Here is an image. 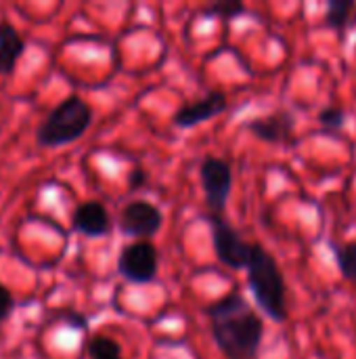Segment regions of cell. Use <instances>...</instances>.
Instances as JSON below:
<instances>
[{"mask_svg": "<svg viewBox=\"0 0 356 359\" xmlns=\"http://www.w3.org/2000/svg\"><path fill=\"white\" fill-rule=\"evenodd\" d=\"M216 347L227 359H258L264 324L252 305L239 294L229 292L206 307Z\"/></svg>", "mask_w": 356, "mask_h": 359, "instance_id": "1", "label": "cell"}, {"mask_svg": "<svg viewBox=\"0 0 356 359\" xmlns=\"http://www.w3.org/2000/svg\"><path fill=\"white\" fill-rule=\"evenodd\" d=\"M245 271H248V284H250L256 305L273 322H285L287 320V288H285V278L275 257L264 246L252 244Z\"/></svg>", "mask_w": 356, "mask_h": 359, "instance_id": "2", "label": "cell"}, {"mask_svg": "<svg viewBox=\"0 0 356 359\" xmlns=\"http://www.w3.org/2000/svg\"><path fill=\"white\" fill-rule=\"evenodd\" d=\"M92 107L78 95L65 97L55 105L36 130V141L40 147H63L86 135L92 124Z\"/></svg>", "mask_w": 356, "mask_h": 359, "instance_id": "3", "label": "cell"}, {"mask_svg": "<svg viewBox=\"0 0 356 359\" xmlns=\"http://www.w3.org/2000/svg\"><path fill=\"white\" fill-rule=\"evenodd\" d=\"M159 252L153 242L134 240L118 257V273L132 284H151L157 278Z\"/></svg>", "mask_w": 356, "mask_h": 359, "instance_id": "4", "label": "cell"}, {"mask_svg": "<svg viewBox=\"0 0 356 359\" xmlns=\"http://www.w3.org/2000/svg\"><path fill=\"white\" fill-rule=\"evenodd\" d=\"M201 189L206 196V206L214 217H222L231 189H233V168L227 160L208 156L199 168Z\"/></svg>", "mask_w": 356, "mask_h": 359, "instance_id": "5", "label": "cell"}, {"mask_svg": "<svg viewBox=\"0 0 356 359\" xmlns=\"http://www.w3.org/2000/svg\"><path fill=\"white\" fill-rule=\"evenodd\" d=\"M208 221L212 227V246H214L216 259L229 269H245L252 242H245L239 236V231L231 223H227L222 217L210 215Z\"/></svg>", "mask_w": 356, "mask_h": 359, "instance_id": "6", "label": "cell"}, {"mask_svg": "<svg viewBox=\"0 0 356 359\" xmlns=\"http://www.w3.org/2000/svg\"><path fill=\"white\" fill-rule=\"evenodd\" d=\"M118 223L124 236L151 242V238H155L164 227V215L155 204L147 200H132L120 210Z\"/></svg>", "mask_w": 356, "mask_h": 359, "instance_id": "7", "label": "cell"}, {"mask_svg": "<svg viewBox=\"0 0 356 359\" xmlns=\"http://www.w3.org/2000/svg\"><path fill=\"white\" fill-rule=\"evenodd\" d=\"M227 105H229V99L222 90H210L201 99L183 105L174 114L172 124L176 128H195V126L220 116L222 111H227Z\"/></svg>", "mask_w": 356, "mask_h": 359, "instance_id": "8", "label": "cell"}, {"mask_svg": "<svg viewBox=\"0 0 356 359\" xmlns=\"http://www.w3.org/2000/svg\"><path fill=\"white\" fill-rule=\"evenodd\" d=\"M71 227L86 238H103L111 231L109 210L99 200L82 202L71 215Z\"/></svg>", "mask_w": 356, "mask_h": 359, "instance_id": "9", "label": "cell"}, {"mask_svg": "<svg viewBox=\"0 0 356 359\" xmlns=\"http://www.w3.org/2000/svg\"><path fill=\"white\" fill-rule=\"evenodd\" d=\"M248 130L266 143H281L294 130V116L290 111H275L271 116L252 120L248 124Z\"/></svg>", "mask_w": 356, "mask_h": 359, "instance_id": "10", "label": "cell"}, {"mask_svg": "<svg viewBox=\"0 0 356 359\" xmlns=\"http://www.w3.org/2000/svg\"><path fill=\"white\" fill-rule=\"evenodd\" d=\"M25 50L21 34L4 19H0V76H10Z\"/></svg>", "mask_w": 356, "mask_h": 359, "instance_id": "11", "label": "cell"}, {"mask_svg": "<svg viewBox=\"0 0 356 359\" xmlns=\"http://www.w3.org/2000/svg\"><path fill=\"white\" fill-rule=\"evenodd\" d=\"M325 23L336 32H346L356 25V2L353 0H332L325 11Z\"/></svg>", "mask_w": 356, "mask_h": 359, "instance_id": "12", "label": "cell"}, {"mask_svg": "<svg viewBox=\"0 0 356 359\" xmlns=\"http://www.w3.org/2000/svg\"><path fill=\"white\" fill-rule=\"evenodd\" d=\"M84 351H86L88 359H124L120 343L109 337H101V334L90 337L86 341Z\"/></svg>", "mask_w": 356, "mask_h": 359, "instance_id": "13", "label": "cell"}, {"mask_svg": "<svg viewBox=\"0 0 356 359\" xmlns=\"http://www.w3.org/2000/svg\"><path fill=\"white\" fill-rule=\"evenodd\" d=\"M332 248H334L336 263H338V269H340L342 278L356 286V242L332 244Z\"/></svg>", "mask_w": 356, "mask_h": 359, "instance_id": "14", "label": "cell"}, {"mask_svg": "<svg viewBox=\"0 0 356 359\" xmlns=\"http://www.w3.org/2000/svg\"><path fill=\"white\" fill-rule=\"evenodd\" d=\"M206 17H220V19H235L241 13H245V4L237 2V0H222V2H214L210 6H206L201 11Z\"/></svg>", "mask_w": 356, "mask_h": 359, "instance_id": "15", "label": "cell"}, {"mask_svg": "<svg viewBox=\"0 0 356 359\" xmlns=\"http://www.w3.org/2000/svg\"><path fill=\"white\" fill-rule=\"evenodd\" d=\"M319 122L325 130H342L346 124V111L338 105H327L321 109Z\"/></svg>", "mask_w": 356, "mask_h": 359, "instance_id": "16", "label": "cell"}, {"mask_svg": "<svg viewBox=\"0 0 356 359\" xmlns=\"http://www.w3.org/2000/svg\"><path fill=\"white\" fill-rule=\"evenodd\" d=\"M15 309V299L10 294V290L6 286L0 284V324L8 320V316L13 313Z\"/></svg>", "mask_w": 356, "mask_h": 359, "instance_id": "17", "label": "cell"}, {"mask_svg": "<svg viewBox=\"0 0 356 359\" xmlns=\"http://www.w3.org/2000/svg\"><path fill=\"white\" fill-rule=\"evenodd\" d=\"M147 183V172L141 168V166H134L128 175V189L134 191V189H141L143 185Z\"/></svg>", "mask_w": 356, "mask_h": 359, "instance_id": "18", "label": "cell"}, {"mask_svg": "<svg viewBox=\"0 0 356 359\" xmlns=\"http://www.w3.org/2000/svg\"><path fill=\"white\" fill-rule=\"evenodd\" d=\"M63 320H65V324H69V326H73L78 330H86L88 328V320L84 316L76 313V311H65L63 313Z\"/></svg>", "mask_w": 356, "mask_h": 359, "instance_id": "19", "label": "cell"}]
</instances>
